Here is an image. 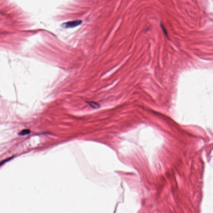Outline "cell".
Here are the masks:
<instances>
[{"label":"cell","instance_id":"3957f363","mask_svg":"<svg viewBox=\"0 0 213 213\" xmlns=\"http://www.w3.org/2000/svg\"><path fill=\"white\" fill-rule=\"evenodd\" d=\"M30 133H31V131L29 129H23L19 133V135L20 136H24V135H28Z\"/></svg>","mask_w":213,"mask_h":213},{"label":"cell","instance_id":"6da1fadb","mask_svg":"<svg viewBox=\"0 0 213 213\" xmlns=\"http://www.w3.org/2000/svg\"><path fill=\"white\" fill-rule=\"evenodd\" d=\"M82 22V21H80V20H77V21L67 22V23H63V27L65 28H71L75 27L80 25L81 23Z\"/></svg>","mask_w":213,"mask_h":213},{"label":"cell","instance_id":"7a4b0ae2","mask_svg":"<svg viewBox=\"0 0 213 213\" xmlns=\"http://www.w3.org/2000/svg\"><path fill=\"white\" fill-rule=\"evenodd\" d=\"M89 105H90L92 108L93 109H98L100 107V105L98 103L95 102H87Z\"/></svg>","mask_w":213,"mask_h":213}]
</instances>
